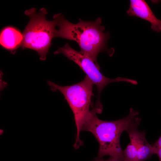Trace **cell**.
Wrapping results in <instances>:
<instances>
[{
  "label": "cell",
  "instance_id": "obj_1",
  "mask_svg": "<svg viewBox=\"0 0 161 161\" xmlns=\"http://www.w3.org/2000/svg\"><path fill=\"white\" fill-rule=\"evenodd\" d=\"M54 16L57 20L54 38L60 37L76 41L81 53L98 65L97 57L101 52H106L110 56L113 55L107 50L106 45L110 37L108 32L103 31L101 19L97 18L94 21H84L80 19L78 22L73 24L66 20L60 13Z\"/></svg>",
  "mask_w": 161,
  "mask_h": 161
},
{
  "label": "cell",
  "instance_id": "obj_2",
  "mask_svg": "<svg viewBox=\"0 0 161 161\" xmlns=\"http://www.w3.org/2000/svg\"><path fill=\"white\" fill-rule=\"evenodd\" d=\"M96 112L83 125L82 131L91 132L99 145L97 155L95 158H102L106 155L124 161L123 151L120 144V136L124 131L140 123L139 112L133 108L129 110V114L121 119L114 121H103L99 119Z\"/></svg>",
  "mask_w": 161,
  "mask_h": 161
},
{
  "label": "cell",
  "instance_id": "obj_3",
  "mask_svg": "<svg viewBox=\"0 0 161 161\" xmlns=\"http://www.w3.org/2000/svg\"><path fill=\"white\" fill-rule=\"evenodd\" d=\"M47 84L52 91L58 90L63 94L72 111L77 129L73 147L78 149L83 145L80 137L83 125L96 112L94 108L90 110L93 84L86 76L81 81L70 86H61L50 81H47Z\"/></svg>",
  "mask_w": 161,
  "mask_h": 161
},
{
  "label": "cell",
  "instance_id": "obj_4",
  "mask_svg": "<svg viewBox=\"0 0 161 161\" xmlns=\"http://www.w3.org/2000/svg\"><path fill=\"white\" fill-rule=\"evenodd\" d=\"M47 13L44 8L37 12L35 8L26 10L25 14L29 17V21L24 31L23 40L21 46L36 51L40 59L44 60L52 44L57 25V20L48 21L46 18Z\"/></svg>",
  "mask_w": 161,
  "mask_h": 161
},
{
  "label": "cell",
  "instance_id": "obj_5",
  "mask_svg": "<svg viewBox=\"0 0 161 161\" xmlns=\"http://www.w3.org/2000/svg\"><path fill=\"white\" fill-rule=\"evenodd\" d=\"M61 53L69 59L77 64L86 75V76L93 84L95 85L97 91V98L95 104L102 106L100 101V95L103 89L108 84L114 82H125L136 85L137 81L129 78L118 77L115 78L106 77L100 72V67L90 58L72 48L68 43L63 47L59 48L55 54Z\"/></svg>",
  "mask_w": 161,
  "mask_h": 161
},
{
  "label": "cell",
  "instance_id": "obj_6",
  "mask_svg": "<svg viewBox=\"0 0 161 161\" xmlns=\"http://www.w3.org/2000/svg\"><path fill=\"white\" fill-rule=\"evenodd\" d=\"M126 13L129 16H136L148 21L151 24V28L153 30L161 32V20L156 17L144 0H130Z\"/></svg>",
  "mask_w": 161,
  "mask_h": 161
},
{
  "label": "cell",
  "instance_id": "obj_7",
  "mask_svg": "<svg viewBox=\"0 0 161 161\" xmlns=\"http://www.w3.org/2000/svg\"><path fill=\"white\" fill-rule=\"evenodd\" d=\"M0 39L1 46L14 54L16 49L21 46L23 40V35L16 28L8 27L1 31Z\"/></svg>",
  "mask_w": 161,
  "mask_h": 161
},
{
  "label": "cell",
  "instance_id": "obj_8",
  "mask_svg": "<svg viewBox=\"0 0 161 161\" xmlns=\"http://www.w3.org/2000/svg\"><path fill=\"white\" fill-rule=\"evenodd\" d=\"M135 133L137 145L136 161H145L150 158L153 154H156L155 150L152 145L147 141L145 131H140L137 128Z\"/></svg>",
  "mask_w": 161,
  "mask_h": 161
},
{
  "label": "cell",
  "instance_id": "obj_9",
  "mask_svg": "<svg viewBox=\"0 0 161 161\" xmlns=\"http://www.w3.org/2000/svg\"><path fill=\"white\" fill-rule=\"evenodd\" d=\"M139 124L135 125L131 127L126 132L130 139V142L125 149L123 150L124 161H136L137 153V145L135 130Z\"/></svg>",
  "mask_w": 161,
  "mask_h": 161
},
{
  "label": "cell",
  "instance_id": "obj_10",
  "mask_svg": "<svg viewBox=\"0 0 161 161\" xmlns=\"http://www.w3.org/2000/svg\"><path fill=\"white\" fill-rule=\"evenodd\" d=\"M152 146L155 150L156 154L159 157L160 161H161V135Z\"/></svg>",
  "mask_w": 161,
  "mask_h": 161
},
{
  "label": "cell",
  "instance_id": "obj_11",
  "mask_svg": "<svg viewBox=\"0 0 161 161\" xmlns=\"http://www.w3.org/2000/svg\"><path fill=\"white\" fill-rule=\"evenodd\" d=\"M94 161H122L118 160L110 157V158L108 160H104L103 158H95Z\"/></svg>",
  "mask_w": 161,
  "mask_h": 161
}]
</instances>
